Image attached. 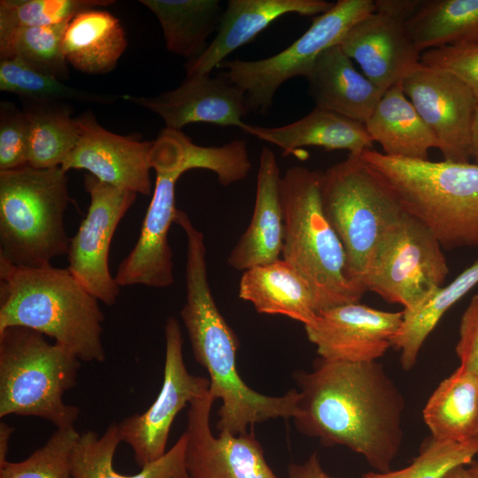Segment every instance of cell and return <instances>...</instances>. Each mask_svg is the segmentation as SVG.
I'll return each mask as SVG.
<instances>
[{
    "mask_svg": "<svg viewBox=\"0 0 478 478\" xmlns=\"http://www.w3.org/2000/svg\"><path fill=\"white\" fill-rule=\"evenodd\" d=\"M293 377L299 399L292 419L300 433L349 448L375 472L391 470L404 439L405 401L382 364L319 357L311 371Z\"/></svg>",
    "mask_w": 478,
    "mask_h": 478,
    "instance_id": "obj_1",
    "label": "cell"
},
{
    "mask_svg": "<svg viewBox=\"0 0 478 478\" xmlns=\"http://www.w3.org/2000/svg\"><path fill=\"white\" fill-rule=\"evenodd\" d=\"M185 283L186 300L180 314L194 358L209 374V392L221 401L216 423L219 433L240 435L268 420L292 419L299 399L297 389L266 396L241 378L236 366L239 340L215 303L204 261L196 259L186 265Z\"/></svg>",
    "mask_w": 478,
    "mask_h": 478,
    "instance_id": "obj_2",
    "label": "cell"
},
{
    "mask_svg": "<svg viewBox=\"0 0 478 478\" xmlns=\"http://www.w3.org/2000/svg\"><path fill=\"white\" fill-rule=\"evenodd\" d=\"M104 320L98 300L67 268L19 266L0 258V331L34 329L81 361L103 363Z\"/></svg>",
    "mask_w": 478,
    "mask_h": 478,
    "instance_id": "obj_3",
    "label": "cell"
},
{
    "mask_svg": "<svg viewBox=\"0 0 478 478\" xmlns=\"http://www.w3.org/2000/svg\"><path fill=\"white\" fill-rule=\"evenodd\" d=\"M359 157L443 249L478 247L477 163L390 157L374 149Z\"/></svg>",
    "mask_w": 478,
    "mask_h": 478,
    "instance_id": "obj_4",
    "label": "cell"
},
{
    "mask_svg": "<svg viewBox=\"0 0 478 478\" xmlns=\"http://www.w3.org/2000/svg\"><path fill=\"white\" fill-rule=\"evenodd\" d=\"M322 172L292 166L281 175L284 212L281 256L308 284L318 312L359 302L364 291L347 276L343 244L321 205Z\"/></svg>",
    "mask_w": 478,
    "mask_h": 478,
    "instance_id": "obj_5",
    "label": "cell"
},
{
    "mask_svg": "<svg viewBox=\"0 0 478 478\" xmlns=\"http://www.w3.org/2000/svg\"><path fill=\"white\" fill-rule=\"evenodd\" d=\"M61 166L0 171V258L37 267L67 253L68 177Z\"/></svg>",
    "mask_w": 478,
    "mask_h": 478,
    "instance_id": "obj_6",
    "label": "cell"
},
{
    "mask_svg": "<svg viewBox=\"0 0 478 478\" xmlns=\"http://www.w3.org/2000/svg\"><path fill=\"white\" fill-rule=\"evenodd\" d=\"M80 367L74 354L38 331H0V418L36 417L57 428L74 427L80 408L63 396L76 385Z\"/></svg>",
    "mask_w": 478,
    "mask_h": 478,
    "instance_id": "obj_7",
    "label": "cell"
},
{
    "mask_svg": "<svg viewBox=\"0 0 478 478\" xmlns=\"http://www.w3.org/2000/svg\"><path fill=\"white\" fill-rule=\"evenodd\" d=\"M323 212L346 256L349 280L366 291L365 279L388 228L405 212L384 180L359 156H351L322 172Z\"/></svg>",
    "mask_w": 478,
    "mask_h": 478,
    "instance_id": "obj_8",
    "label": "cell"
},
{
    "mask_svg": "<svg viewBox=\"0 0 478 478\" xmlns=\"http://www.w3.org/2000/svg\"><path fill=\"white\" fill-rule=\"evenodd\" d=\"M374 11V0H338L283 50L257 60H225L219 66L225 68L221 76L243 90L249 112L266 114L284 82L305 77L324 50L338 44L355 23Z\"/></svg>",
    "mask_w": 478,
    "mask_h": 478,
    "instance_id": "obj_9",
    "label": "cell"
},
{
    "mask_svg": "<svg viewBox=\"0 0 478 478\" xmlns=\"http://www.w3.org/2000/svg\"><path fill=\"white\" fill-rule=\"evenodd\" d=\"M449 274L443 247L420 220L404 212L382 237L365 286L410 309L442 288Z\"/></svg>",
    "mask_w": 478,
    "mask_h": 478,
    "instance_id": "obj_10",
    "label": "cell"
},
{
    "mask_svg": "<svg viewBox=\"0 0 478 478\" xmlns=\"http://www.w3.org/2000/svg\"><path fill=\"white\" fill-rule=\"evenodd\" d=\"M150 161L156 172L153 194L138 239L116 270L114 278L120 287L143 285L163 289L174 281L168 232L178 210L175 185L188 170L173 134L160 132L153 141Z\"/></svg>",
    "mask_w": 478,
    "mask_h": 478,
    "instance_id": "obj_11",
    "label": "cell"
},
{
    "mask_svg": "<svg viewBox=\"0 0 478 478\" xmlns=\"http://www.w3.org/2000/svg\"><path fill=\"white\" fill-rule=\"evenodd\" d=\"M164 332L166 353L160 391L147 410L118 423L121 442L132 448L140 467L166 452L170 429L178 413L209 392V379L190 374L185 366L183 337L176 318L166 319Z\"/></svg>",
    "mask_w": 478,
    "mask_h": 478,
    "instance_id": "obj_12",
    "label": "cell"
},
{
    "mask_svg": "<svg viewBox=\"0 0 478 478\" xmlns=\"http://www.w3.org/2000/svg\"><path fill=\"white\" fill-rule=\"evenodd\" d=\"M84 187L89 206L70 238L66 268L93 297L110 306L120 292L109 269L111 243L137 194L102 182L90 173L84 176Z\"/></svg>",
    "mask_w": 478,
    "mask_h": 478,
    "instance_id": "obj_13",
    "label": "cell"
},
{
    "mask_svg": "<svg viewBox=\"0 0 478 478\" xmlns=\"http://www.w3.org/2000/svg\"><path fill=\"white\" fill-rule=\"evenodd\" d=\"M402 89L436 136L443 160H471L472 127L478 103L456 75L421 63L401 82Z\"/></svg>",
    "mask_w": 478,
    "mask_h": 478,
    "instance_id": "obj_14",
    "label": "cell"
},
{
    "mask_svg": "<svg viewBox=\"0 0 478 478\" xmlns=\"http://www.w3.org/2000/svg\"><path fill=\"white\" fill-rule=\"evenodd\" d=\"M402 321L403 311H382L355 302L319 312L305 330L323 359L371 362L393 347Z\"/></svg>",
    "mask_w": 478,
    "mask_h": 478,
    "instance_id": "obj_15",
    "label": "cell"
},
{
    "mask_svg": "<svg viewBox=\"0 0 478 478\" xmlns=\"http://www.w3.org/2000/svg\"><path fill=\"white\" fill-rule=\"evenodd\" d=\"M214 401L208 392L189 405L184 432L189 478H278L252 432L213 435L210 417Z\"/></svg>",
    "mask_w": 478,
    "mask_h": 478,
    "instance_id": "obj_16",
    "label": "cell"
},
{
    "mask_svg": "<svg viewBox=\"0 0 478 478\" xmlns=\"http://www.w3.org/2000/svg\"><path fill=\"white\" fill-rule=\"evenodd\" d=\"M79 140L62 164L66 171L84 169L102 182L150 196L152 142H141L103 127L88 112L75 118Z\"/></svg>",
    "mask_w": 478,
    "mask_h": 478,
    "instance_id": "obj_17",
    "label": "cell"
},
{
    "mask_svg": "<svg viewBox=\"0 0 478 478\" xmlns=\"http://www.w3.org/2000/svg\"><path fill=\"white\" fill-rule=\"evenodd\" d=\"M122 98L158 115L166 128L181 131L193 123L243 129L249 113L242 89L211 73L186 77L175 89L154 96L124 95Z\"/></svg>",
    "mask_w": 478,
    "mask_h": 478,
    "instance_id": "obj_18",
    "label": "cell"
},
{
    "mask_svg": "<svg viewBox=\"0 0 478 478\" xmlns=\"http://www.w3.org/2000/svg\"><path fill=\"white\" fill-rule=\"evenodd\" d=\"M338 45L383 91L400 84L420 64L421 52L405 23L378 11L355 23Z\"/></svg>",
    "mask_w": 478,
    "mask_h": 478,
    "instance_id": "obj_19",
    "label": "cell"
},
{
    "mask_svg": "<svg viewBox=\"0 0 478 478\" xmlns=\"http://www.w3.org/2000/svg\"><path fill=\"white\" fill-rule=\"evenodd\" d=\"M334 4L325 0H229L213 40L197 58L187 61V77L211 73L226 58L289 13L318 16Z\"/></svg>",
    "mask_w": 478,
    "mask_h": 478,
    "instance_id": "obj_20",
    "label": "cell"
},
{
    "mask_svg": "<svg viewBox=\"0 0 478 478\" xmlns=\"http://www.w3.org/2000/svg\"><path fill=\"white\" fill-rule=\"evenodd\" d=\"M281 174L272 150H261L256 197L251 222L231 250L227 263L245 271L281 258L284 237V212L280 182Z\"/></svg>",
    "mask_w": 478,
    "mask_h": 478,
    "instance_id": "obj_21",
    "label": "cell"
},
{
    "mask_svg": "<svg viewBox=\"0 0 478 478\" xmlns=\"http://www.w3.org/2000/svg\"><path fill=\"white\" fill-rule=\"evenodd\" d=\"M305 78L315 106L364 124L384 93L356 69L338 44L324 50Z\"/></svg>",
    "mask_w": 478,
    "mask_h": 478,
    "instance_id": "obj_22",
    "label": "cell"
},
{
    "mask_svg": "<svg viewBox=\"0 0 478 478\" xmlns=\"http://www.w3.org/2000/svg\"><path fill=\"white\" fill-rule=\"evenodd\" d=\"M242 130L279 147L285 155H297L302 147L311 146L345 150L349 155L358 157L373 150L374 144L364 123L317 106L283 126L266 127L246 123Z\"/></svg>",
    "mask_w": 478,
    "mask_h": 478,
    "instance_id": "obj_23",
    "label": "cell"
},
{
    "mask_svg": "<svg viewBox=\"0 0 478 478\" xmlns=\"http://www.w3.org/2000/svg\"><path fill=\"white\" fill-rule=\"evenodd\" d=\"M238 296L258 313L283 315L304 326L312 324L318 315L308 284L282 258L243 271Z\"/></svg>",
    "mask_w": 478,
    "mask_h": 478,
    "instance_id": "obj_24",
    "label": "cell"
},
{
    "mask_svg": "<svg viewBox=\"0 0 478 478\" xmlns=\"http://www.w3.org/2000/svg\"><path fill=\"white\" fill-rule=\"evenodd\" d=\"M365 125L372 141L390 157L427 160L429 150L438 149L436 136L401 83L384 91Z\"/></svg>",
    "mask_w": 478,
    "mask_h": 478,
    "instance_id": "obj_25",
    "label": "cell"
},
{
    "mask_svg": "<svg viewBox=\"0 0 478 478\" xmlns=\"http://www.w3.org/2000/svg\"><path fill=\"white\" fill-rule=\"evenodd\" d=\"M120 442L118 423H111L101 436L93 430L80 434L71 459L73 478H189L185 433L161 458L130 475L120 474L113 466L114 454Z\"/></svg>",
    "mask_w": 478,
    "mask_h": 478,
    "instance_id": "obj_26",
    "label": "cell"
},
{
    "mask_svg": "<svg viewBox=\"0 0 478 478\" xmlns=\"http://www.w3.org/2000/svg\"><path fill=\"white\" fill-rule=\"evenodd\" d=\"M127 48L119 19L101 9L80 12L68 23L62 50L68 64L89 74L112 71Z\"/></svg>",
    "mask_w": 478,
    "mask_h": 478,
    "instance_id": "obj_27",
    "label": "cell"
},
{
    "mask_svg": "<svg viewBox=\"0 0 478 478\" xmlns=\"http://www.w3.org/2000/svg\"><path fill=\"white\" fill-rule=\"evenodd\" d=\"M430 436L464 442L478 436V376L459 366L443 380L423 409Z\"/></svg>",
    "mask_w": 478,
    "mask_h": 478,
    "instance_id": "obj_28",
    "label": "cell"
},
{
    "mask_svg": "<svg viewBox=\"0 0 478 478\" xmlns=\"http://www.w3.org/2000/svg\"><path fill=\"white\" fill-rule=\"evenodd\" d=\"M157 17L166 49L191 61L207 49L221 14L218 0H140Z\"/></svg>",
    "mask_w": 478,
    "mask_h": 478,
    "instance_id": "obj_29",
    "label": "cell"
},
{
    "mask_svg": "<svg viewBox=\"0 0 478 478\" xmlns=\"http://www.w3.org/2000/svg\"><path fill=\"white\" fill-rule=\"evenodd\" d=\"M405 27L421 53L478 44V0H420Z\"/></svg>",
    "mask_w": 478,
    "mask_h": 478,
    "instance_id": "obj_30",
    "label": "cell"
},
{
    "mask_svg": "<svg viewBox=\"0 0 478 478\" xmlns=\"http://www.w3.org/2000/svg\"><path fill=\"white\" fill-rule=\"evenodd\" d=\"M477 284L478 261L414 307L403 310V321L393 347L400 352L404 370L409 371L415 366L424 342L443 315Z\"/></svg>",
    "mask_w": 478,
    "mask_h": 478,
    "instance_id": "obj_31",
    "label": "cell"
},
{
    "mask_svg": "<svg viewBox=\"0 0 478 478\" xmlns=\"http://www.w3.org/2000/svg\"><path fill=\"white\" fill-rule=\"evenodd\" d=\"M23 112L29 130L27 166L38 169L61 166L79 140L70 107L64 103L30 101Z\"/></svg>",
    "mask_w": 478,
    "mask_h": 478,
    "instance_id": "obj_32",
    "label": "cell"
},
{
    "mask_svg": "<svg viewBox=\"0 0 478 478\" xmlns=\"http://www.w3.org/2000/svg\"><path fill=\"white\" fill-rule=\"evenodd\" d=\"M68 23L0 33V59H18L58 80H67L69 69L62 42Z\"/></svg>",
    "mask_w": 478,
    "mask_h": 478,
    "instance_id": "obj_33",
    "label": "cell"
},
{
    "mask_svg": "<svg viewBox=\"0 0 478 478\" xmlns=\"http://www.w3.org/2000/svg\"><path fill=\"white\" fill-rule=\"evenodd\" d=\"M0 90L29 101L84 104H112L115 95L87 91L66 85L63 81L42 73L18 59H0Z\"/></svg>",
    "mask_w": 478,
    "mask_h": 478,
    "instance_id": "obj_34",
    "label": "cell"
},
{
    "mask_svg": "<svg viewBox=\"0 0 478 478\" xmlns=\"http://www.w3.org/2000/svg\"><path fill=\"white\" fill-rule=\"evenodd\" d=\"M478 455V436L464 442L426 438L407 466L385 473L367 472L362 478H443L458 466L470 465Z\"/></svg>",
    "mask_w": 478,
    "mask_h": 478,
    "instance_id": "obj_35",
    "label": "cell"
},
{
    "mask_svg": "<svg viewBox=\"0 0 478 478\" xmlns=\"http://www.w3.org/2000/svg\"><path fill=\"white\" fill-rule=\"evenodd\" d=\"M113 3L111 0H1L0 33L18 27L68 23L80 12Z\"/></svg>",
    "mask_w": 478,
    "mask_h": 478,
    "instance_id": "obj_36",
    "label": "cell"
},
{
    "mask_svg": "<svg viewBox=\"0 0 478 478\" xmlns=\"http://www.w3.org/2000/svg\"><path fill=\"white\" fill-rule=\"evenodd\" d=\"M80 433L74 427L57 428L27 459L0 466V478H73L72 453Z\"/></svg>",
    "mask_w": 478,
    "mask_h": 478,
    "instance_id": "obj_37",
    "label": "cell"
},
{
    "mask_svg": "<svg viewBox=\"0 0 478 478\" xmlns=\"http://www.w3.org/2000/svg\"><path fill=\"white\" fill-rule=\"evenodd\" d=\"M28 124L23 110L10 102L0 108V171L27 166Z\"/></svg>",
    "mask_w": 478,
    "mask_h": 478,
    "instance_id": "obj_38",
    "label": "cell"
},
{
    "mask_svg": "<svg viewBox=\"0 0 478 478\" xmlns=\"http://www.w3.org/2000/svg\"><path fill=\"white\" fill-rule=\"evenodd\" d=\"M420 63L456 75L470 89L478 103V44L428 50L421 53Z\"/></svg>",
    "mask_w": 478,
    "mask_h": 478,
    "instance_id": "obj_39",
    "label": "cell"
},
{
    "mask_svg": "<svg viewBox=\"0 0 478 478\" xmlns=\"http://www.w3.org/2000/svg\"><path fill=\"white\" fill-rule=\"evenodd\" d=\"M455 351L459 366L478 376V293L461 316Z\"/></svg>",
    "mask_w": 478,
    "mask_h": 478,
    "instance_id": "obj_40",
    "label": "cell"
},
{
    "mask_svg": "<svg viewBox=\"0 0 478 478\" xmlns=\"http://www.w3.org/2000/svg\"><path fill=\"white\" fill-rule=\"evenodd\" d=\"M288 478H341L326 472L317 452L312 453L303 463H291L288 466Z\"/></svg>",
    "mask_w": 478,
    "mask_h": 478,
    "instance_id": "obj_41",
    "label": "cell"
},
{
    "mask_svg": "<svg viewBox=\"0 0 478 478\" xmlns=\"http://www.w3.org/2000/svg\"><path fill=\"white\" fill-rule=\"evenodd\" d=\"M375 11L406 22L415 12L420 0H374Z\"/></svg>",
    "mask_w": 478,
    "mask_h": 478,
    "instance_id": "obj_42",
    "label": "cell"
},
{
    "mask_svg": "<svg viewBox=\"0 0 478 478\" xmlns=\"http://www.w3.org/2000/svg\"><path fill=\"white\" fill-rule=\"evenodd\" d=\"M13 430V428L6 422L0 423V466L8 461L6 457Z\"/></svg>",
    "mask_w": 478,
    "mask_h": 478,
    "instance_id": "obj_43",
    "label": "cell"
},
{
    "mask_svg": "<svg viewBox=\"0 0 478 478\" xmlns=\"http://www.w3.org/2000/svg\"><path fill=\"white\" fill-rule=\"evenodd\" d=\"M471 159L478 164V106L472 127Z\"/></svg>",
    "mask_w": 478,
    "mask_h": 478,
    "instance_id": "obj_44",
    "label": "cell"
},
{
    "mask_svg": "<svg viewBox=\"0 0 478 478\" xmlns=\"http://www.w3.org/2000/svg\"><path fill=\"white\" fill-rule=\"evenodd\" d=\"M443 478H469L466 466H458L450 470Z\"/></svg>",
    "mask_w": 478,
    "mask_h": 478,
    "instance_id": "obj_45",
    "label": "cell"
},
{
    "mask_svg": "<svg viewBox=\"0 0 478 478\" xmlns=\"http://www.w3.org/2000/svg\"><path fill=\"white\" fill-rule=\"evenodd\" d=\"M469 478H478V463H471L469 467H466Z\"/></svg>",
    "mask_w": 478,
    "mask_h": 478,
    "instance_id": "obj_46",
    "label": "cell"
}]
</instances>
